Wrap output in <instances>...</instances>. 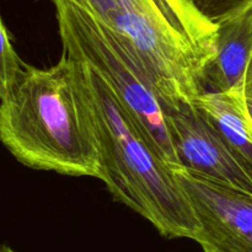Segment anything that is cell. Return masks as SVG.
Masks as SVG:
<instances>
[{"label": "cell", "instance_id": "cell-13", "mask_svg": "<svg viewBox=\"0 0 252 252\" xmlns=\"http://www.w3.org/2000/svg\"><path fill=\"white\" fill-rule=\"evenodd\" d=\"M0 252H17L14 249H11L10 246L5 245V244H0Z\"/></svg>", "mask_w": 252, "mask_h": 252}, {"label": "cell", "instance_id": "cell-5", "mask_svg": "<svg viewBox=\"0 0 252 252\" xmlns=\"http://www.w3.org/2000/svg\"><path fill=\"white\" fill-rule=\"evenodd\" d=\"M189 196L199 230L194 241L204 252H252V194L171 166Z\"/></svg>", "mask_w": 252, "mask_h": 252}, {"label": "cell", "instance_id": "cell-7", "mask_svg": "<svg viewBox=\"0 0 252 252\" xmlns=\"http://www.w3.org/2000/svg\"><path fill=\"white\" fill-rule=\"evenodd\" d=\"M251 58L252 2L217 25L216 52L204 70L206 91L240 89Z\"/></svg>", "mask_w": 252, "mask_h": 252}, {"label": "cell", "instance_id": "cell-6", "mask_svg": "<svg viewBox=\"0 0 252 252\" xmlns=\"http://www.w3.org/2000/svg\"><path fill=\"white\" fill-rule=\"evenodd\" d=\"M179 165L252 194V179L218 128L194 103L167 108Z\"/></svg>", "mask_w": 252, "mask_h": 252}, {"label": "cell", "instance_id": "cell-1", "mask_svg": "<svg viewBox=\"0 0 252 252\" xmlns=\"http://www.w3.org/2000/svg\"><path fill=\"white\" fill-rule=\"evenodd\" d=\"M0 142L30 169L101 179L93 106L75 59L62 54L43 69L24 63L0 101Z\"/></svg>", "mask_w": 252, "mask_h": 252}, {"label": "cell", "instance_id": "cell-10", "mask_svg": "<svg viewBox=\"0 0 252 252\" xmlns=\"http://www.w3.org/2000/svg\"><path fill=\"white\" fill-rule=\"evenodd\" d=\"M193 6L212 24L218 25L223 20L236 14L252 2V0H189Z\"/></svg>", "mask_w": 252, "mask_h": 252}, {"label": "cell", "instance_id": "cell-9", "mask_svg": "<svg viewBox=\"0 0 252 252\" xmlns=\"http://www.w3.org/2000/svg\"><path fill=\"white\" fill-rule=\"evenodd\" d=\"M22 68L24 63L15 51L9 32L0 16V101L11 93Z\"/></svg>", "mask_w": 252, "mask_h": 252}, {"label": "cell", "instance_id": "cell-12", "mask_svg": "<svg viewBox=\"0 0 252 252\" xmlns=\"http://www.w3.org/2000/svg\"><path fill=\"white\" fill-rule=\"evenodd\" d=\"M240 90L241 94H243L246 112H248L249 118H250L252 122V58L249 62L248 69H246L245 75H244Z\"/></svg>", "mask_w": 252, "mask_h": 252}, {"label": "cell", "instance_id": "cell-4", "mask_svg": "<svg viewBox=\"0 0 252 252\" xmlns=\"http://www.w3.org/2000/svg\"><path fill=\"white\" fill-rule=\"evenodd\" d=\"M63 54L97 71L170 166L179 165L167 108L130 44L73 0H52Z\"/></svg>", "mask_w": 252, "mask_h": 252}, {"label": "cell", "instance_id": "cell-2", "mask_svg": "<svg viewBox=\"0 0 252 252\" xmlns=\"http://www.w3.org/2000/svg\"><path fill=\"white\" fill-rule=\"evenodd\" d=\"M75 61L93 106L101 154L100 180L115 201L147 219L162 236L194 240L198 219L172 167L107 81L90 65Z\"/></svg>", "mask_w": 252, "mask_h": 252}, {"label": "cell", "instance_id": "cell-3", "mask_svg": "<svg viewBox=\"0 0 252 252\" xmlns=\"http://www.w3.org/2000/svg\"><path fill=\"white\" fill-rule=\"evenodd\" d=\"M111 27L142 61L166 108L194 103L206 93L217 25L189 0H117Z\"/></svg>", "mask_w": 252, "mask_h": 252}, {"label": "cell", "instance_id": "cell-8", "mask_svg": "<svg viewBox=\"0 0 252 252\" xmlns=\"http://www.w3.org/2000/svg\"><path fill=\"white\" fill-rule=\"evenodd\" d=\"M194 105L218 128L241 166L252 179V122L240 89L202 94Z\"/></svg>", "mask_w": 252, "mask_h": 252}, {"label": "cell", "instance_id": "cell-11", "mask_svg": "<svg viewBox=\"0 0 252 252\" xmlns=\"http://www.w3.org/2000/svg\"><path fill=\"white\" fill-rule=\"evenodd\" d=\"M73 1L102 20L108 26L113 25V20L117 12V0H73Z\"/></svg>", "mask_w": 252, "mask_h": 252}]
</instances>
